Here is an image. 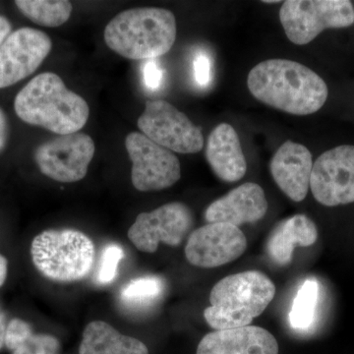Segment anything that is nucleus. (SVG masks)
I'll return each instance as SVG.
<instances>
[{
  "mask_svg": "<svg viewBox=\"0 0 354 354\" xmlns=\"http://www.w3.org/2000/svg\"><path fill=\"white\" fill-rule=\"evenodd\" d=\"M247 85L263 104L295 115H309L323 108L327 84L313 70L288 59L260 62L249 72Z\"/></svg>",
  "mask_w": 354,
  "mask_h": 354,
  "instance_id": "1",
  "label": "nucleus"
},
{
  "mask_svg": "<svg viewBox=\"0 0 354 354\" xmlns=\"http://www.w3.org/2000/svg\"><path fill=\"white\" fill-rule=\"evenodd\" d=\"M14 109L27 124L57 135L79 132L90 115L87 102L51 72L34 77L16 95Z\"/></svg>",
  "mask_w": 354,
  "mask_h": 354,
  "instance_id": "2",
  "label": "nucleus"
},
{
  "mask_svg": "<svg viewBox=\"0 0 354 354\" xmlns=\"http://www.w3.org/2000/svg\"><path fill=\"white\" fill-rule=\"evenodd\" d=\"M174 13L156 7L129 9L109 21L104 29L106 46L128 59H150L169 53L176 43Z\"/></svg>",
  "mask_w": 354,
  "mask_h": 354,
  "instance_id": "3",
  "label": "nucleus"
},
{
  "mask_svg": "<svg viewBox=\"0 0 354 354\" xmlns=\"http://www.w3.org/2000/svg\"><path fill=\"white\" fill-rule=\"evenodd\" d=\"M274 295L276 286L263 272L230 274L212 288L205 320L215 330L247 327L269 306Z\"/></svg>",
  "mask_w": 354,
  "mask_h": 354,
  "instance_id": "4",
  "label": "nucleus"
},
{
  "mask_svg": "<svg viewBox=\"0 0 354 354\" xmlns=\"http://www.w3.org/2000/svg\"><path fill=\"white\" fill-rule=\"evenodd\" d=\"M31 256L32 264L44 278L57 283H74L92 272L95 246L80 230H48L32 239Z\"/></svg>",
  "mask_w": 354,
  "mask_h": 354,
  "instance_id": "5",
  "label": "nucleus"
},
{
  "mask_svg": "<svg viewBox=\"0 0 354 354\" xmlns=\"http://www.w3.org/2000/svg\"><path fill=\"white\" fill-rule=\"evenodd\" d=\"M279 19L291 43L304 46L325 30L353 25L354 8L348 0H288Z\"/></svg>",
  "mask_w": 354,
  "mask_h": 354,
  "instance_id": "6",
  "label": "nucleus"
},
{
  "mask_svg": "<svg viewBox=\"0 0 354 354\" xmlns=\"http://www.w3.org/2000/svg\"><path fill=\"white\" fill-rule=\"evenodd\" d=\"M137 124L142 134L171 152L195 153L204 147L201 128L164 100L147 101Z\"/></svg>",
  "mask_w": 354,
  "mask_h": 354,
  "instance_id": "7",
  "label": "nucleus"
},
{
  "mask_svg": "<svg viewBox=\"0 0 354 354\" xmlns=\"http://www.w3.org/2000/svg\"><path fill=\"white\" fill-rule=\"evenodd\" d=\"M95 152L92 137L76 132L58 135L41 144L34 158L44 176L57 183H73L87 176Z\"/></svg>",
  "mask_w": 354,
  "mask_h": 354,
  "instance_id": "8",
  "label": "nucleus"
},
{
  "mask_svg": "<svg viewBox=\"0 0 354 354\" xmlns=\"http://www.w3.org/2000/svg\"><path fill=\"white\" fill-rule=\"evenodd\" d=\"M125 148L132 162L135 189L141 192L164 190L180 179V162L176 156L141 132L129 133Z\"/></svg>",
  "mask_w": 354,
  "mask_h": 354,
  "instance_id": "9",
  "label": "nucleus"
},
{
  "mask_svg": "<svg viewBox=\"0 0 354 354\" xmlns=\"http://www.w3.org/2000/svg\"><path fill=\"white\" fill-rule=\"evenodd\" d=\"M192 212L180 202H171L141 213L128 230V239L138 250L155 253L160 243L179 246L193 227Z\"/></svg>",
  "mask_w": 354,
  "mask_h": 354,
  "instance_id": "10",
  "label": "nucleus"
},
{
  "mask_svg": "<svg viewBox=\"0 0 354 354\" xmlns=\"http://www.w3.org/2000/svg\"><path fill=\"white\" fill-rule=\"evenodd\" d=\"M310 189L326 207L354 203V146H337L317 158Z\"/></svg>",
  "mask_w": 354,
  "mask_h": 354,
  "instance_id": "11",
  "label": "nucleus"
},
{
  "mask_svg": "<svg viewBox=\"0 0 354 354\" xmlns=\"http://www.w3.org/2000/svg\"><path fill=\"white\" fill-rule=\"evenodd\" d=\"M53 41L46 32L20 28L0 46V88L11 87L38 70L50 55Z\"/></svg>",
  "mask_w": 354,
  "mask_h": 354,
  "instance_id": "12",
  "label": "nucleus"
},
{
  "mask_svg": "<svg viewBox=\"0 0 354 354\" xmlns=\"http://www.w3.org/2000/svg\"><path fill=\"white\" fill-rule=\"evenodd\" d=\"M246 248V237L241 228L227 223H208L191 232L185 256L191 265L212 269L239 259Z\"/></svg>",
  "mask_w": 354,
  "mask_h": 354,
  "instance_id": "13",
  "label": "nucleus"
},
{
  "mask_svg": "<svg viewBox=\"0 0 354 354\" xmlns=\"http://www.w3.org/2000/svg\"><path fill=\"white\" fill-rule=\"evenodd\" d=\"M313 164L306 147L288 140L274 153L270 169L279 189L292 201L301 202L308 193Z\"/></svg>",
  "mask_w": 354,
  "mask_h": 354,
  "instance_id": "14",
  "label": "nucleus"
},
{
  "mask_svg": "<svg viewBox=\"0 0 354 354\" xmlns=\"http://www.w3.org/2000/svg\"><path fill=\"white\" fill-rule=\"evenodd\" d=\"M268 211L264 190L258 184H242L212 203L205 212L209 223H227L239 227L262 220Z\"/></svg>",
  "mask_w": 354,
  "mask_h": 354,
  "instance_id": "15",
  "label": "nucleus"
},
{
  "mask_svg": "<svg viewBox=\"0 0 354 354\" xmlns=\"http://www.w3.org/2000/svg\"><path fill=\"white\" fill-rule=\"evenodd\" d=\"M196 354H279V344L269 330L247 326L209 333L198 344Z\"/></svg>",
  "mask_w": 354,
  "mask_h": 354,
  "instance_id": "16",
  "label": "nucleus"
},
{
  "mask_svg": "<svg viewBox=\"0 0 354 354\" xmlns=\"http://www.w3.org/2000/svg\"><path fill=\"white\" fill-rule=\"evenodd\" d=\"M206 158L221 180L236 183L245 176L247 164L241 140L232 125L221 123L209 134Z\"/></svg>",
  "mask_w": 354,
  "mask_h": 354,
  "instance_id": "17",
  "label": "nucleus"
},
{
  "mask_svg": "<svg viewBox=\"0 0 354 354\" xmlns=\"http://www.w3.org/2000/svg\"><path fill=\"white\" fill-rule=\"evenodd\" d=\"M318 239L314 221L305 215H295L279 223L267 242V251L274 263L290 264L295 247L313 245Z\"/></svg>",
  "mask_w": 354,
  "mask_h": 354,
  "instance_id": "18",
  "label": "nucleus"
},
{
  "mask_svg": "<svg viewBox=\"0 0 354 354\" xmlns=\"http://www.w3.org/2000/svg\"><path fill=\"white\" fill-rule=\"evenodd\" d=\"M79 354H149L146 344L121 334L104 321H93L84 329Z\"/></svg>",
  "mask_w": 354,
  "mask_h": 354,
  "instance_id": "19",
  "label": "nucleus"
},
{
  "mask_svg": "<svg viewBox=\"0 0 354 354\" xmlns=\"http://www.w3.org/2000/svg\"><path fill=\"white\" fill-rule=\"evenodd\" d=\"M6 346L11 354H58L62 348L57 337L36 334L29 323L19 318L7 324Z\"/></svg>",
  "mask_w": 354,
  "mask_h": 354,
  "instance_id": "20",
  "label": "nucleus"
},
{
  "mask_svg": "<svg viewBox=\"0 0 354 354\" xmlns=\"http://www.w3.org/2000/svg\"><path fill=\"white\" fill-rule=\"evenodd\" d=\"M165 290V281L160 277H139L131 279L121 288L120 302L128 311H144L157 304Z\"/></svg>",
  "mask_w": 354,
  "mask_h": 354,
  "instance_id": "21",
  "label": "nucleus"
},
{
  "mask_svg": "<svg viewBox=\"0 0 354 354\" xmlns=\"http://www.w3.org/2000/svg\"><path fill=\"white\" fill-rule=\"evenodd\" d=\"M20 12L35 24L55 28L62 26L71 16V2L66 0H17Z\"/></svg>",
  "mask_w": 354,
  "mask_h": 354,
  "instance_id": "22",
  "label": "nucleus"
},
{
  "mask_svg": "<svg viewBox=\"0 0 354 354\" xmlns=\"http://www.w3.org/2000/svg\"><path fill=\"white\" fill-rule=\"evenodd\" d=\"M319 286L316 279H306L298 290L290 312V324L293 330L304 332L311 327L315 318Z\"/></svg>",
  "mask_w": 354,
  "mask_h": 354,
  "instance_id": "23",
  "label": "nucleus"
},
{
  "mask_svg": "<svg viewBox=\"0 0 354 354\" xmlns=\"http://www.w3.org/2000/svg\"><path fill=\"white\" fill-rule=\"evenodd\" d=\"M124 256V250L120 244L109 243L104 247L95 272V283L100 286L113 283L118 277V266Z\"/></svg>",
  "mask_w": 354,
  "mask_h": 354,
  "instance_id": "24",
  "label": "nucleus"
},
{
  "mask_svg": "<svg viewBox=\"0 0 354 354\" xmlns=\"http://www.w3.org/2000/svg\"><path fill=\"white\" fill-rule=\"evenodd\" d=\"M193 71L197 85L206 88L212 82L213 72H212V60L204 51H200L193 60Z\"/></svg>",
  "mask_w": 354,
  "mask_h": 354,
  "instance_id": "25",
  "label": "nucleus"
},
{
  "mask_svg": "<svg viewBox=\"0 0 354 354\" xmlns=\"http://www.w3.org/2000/svg\"><path fill=\"white\" fill-rule=\"evenodd\" d=\"M164 70L160 68L155 60L147 62L143 69V79L146 87L152 91L158 90L164 82Z\"/></svg>",
  "mask_w": 354,
  "mask_h": 354,
  "instance_id": "26",
  "label": "nucleus"
},
{
  "mask_svg": "<svg viewBox=\"0 0 354 354\" xmlns=\"http://www.w3.org/2000/svg\"><path fill=\"white\" fill-rule=\"evenodd\" d=\"M9 137V124L6 114L0 109V153L6 149Z\"/></svg>",
  "mask_w": 354,
  "mask_h": 354,
  "instance_id": "27",
  "label": "nucleus"
},
{
  "mask_svg": "<svg viewBox=\"0 0 354 354\" xmlns=\"http://www.w3.org/2000/svg\"><path fill=\"white\" fill-rule=\"evenodd\" d=\"M12 26L7 18L0 15V46L6 41L7 37L11 34Z\"/></svg>",
  "mask_w": 354,
  "mask_h": 354,
  "instance_id": "28",
  "label": "nucleus"
},
{
  "mask_svg": "<svg viewBox=\"0 0 354 354\" xmlns=\"http://www.w3.org/2000/svg\"><path fill=\"white\" fill-rule=\"evenodd\" d=\"M7 324L6 314L0 309V349L6 346Z\"/></svg>",
  "mask_w": 354,
  "mask_h": 354,
  "instance_id": "29",
  "label": "nucleus"
},
{
  "mask_svg": "<svg viewBox=\"0 0 354 354\" xmlns=\"http://www.w3.org/2000/svg\"><path fill=\"white\" fill-rule=\"evenodd\" d=\"M8 274V261L2 254H0V286L4 285Z\"/></svg>",
  "mask_w": 354,
  "mask_h": 354,
  "instance_id": "30",
  "label": "nucleus"
},
{
  "mask_svg": "<svg viewBox=\"0 0 354 354\" xmlns=\"http://www.w3.org/2000/svg\"><path fill=\"white\" fill-rule=\"evenodd\" d=\"M264 3H279V1H276V0H272V1H270V0H266V1H263Z\"/></svg>",
  "mask_w": 354,
  "mask_h": 354,
  "instance_id": "31",
  "label": "nucleus"
}]
</instances>
